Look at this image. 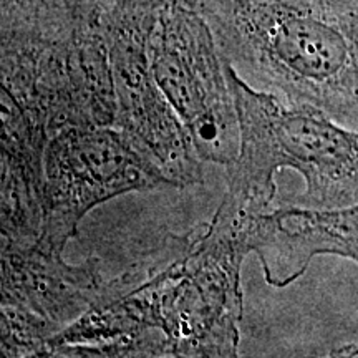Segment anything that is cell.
Listing matches in <instances>:
<instances>
[{"instance_id": "6", "label": "cell", "mask_w": 358, "mask_h": 358, "mask_svg": "<svg viewBox=\"0 0 358 358\" xmlns=\"http://www.w3.org/2000/svg\"><path fill=\"white\" fill-rule=\"evenodd\" d=\"M161 6L153 0H115L101 17L116 96L113 127L171 186L185 187L203 181V159L153 75L150 37Z\"/></svg>"}, {"instance_id": "4", "label": "cell", "mask_w": 358, "mask_h": 358, "mask_svg": "<svg viewBox=\"0 0 358 358\" xmlns=\"http://www.w3.org/2000/svg\"><path fill=\"white\" fill-rule=\"evenodd\" d=\"M0 42L2 96L48 136L66 128L113 127L116 96L101 24L69 40Z\"/></svg>"}, {"instance_id": "10", "label": "cell", "mask_w": 358, "mask_h": 358, "mask_svg": "<svg viewBox=\"0 0 358 358\" xmlns=\"http://www.w3.org/2000/svg\"><path fill=\"white\" fill-rule=\"evenodd\" d=\"M115 0H0V38L66 40L101 22ZM164 3V0H153Z\"/></svg>"}, {"instance_id": "9", "label": "cell", "mask_w": 358, "mask_h": 358, "mask_svg": "<svg viewBox=\"0 0 358 358\" xmlns=\"http://www.w3.org/2000/svg\"><path fill=\"white\" fill-rule=\"evenodd\" d=\"M249 250L257 254L272 287L292 284L320 254L358 264V203L337 209L289 204L259 213L249 231Z\"/></svg>"}, {"instance_id": "2", "label": "cell", "mask_w": 358, "mask_h": 358, "mask_svg": "<svg viewBox=\"0 0 358 358\" xmlns=\"http://www.w3.org/2000/svg\"><path fill=\"white\" fill-rule=\"evenodd\" d=\"M198 10L249 85L358 128V0H199Z\"/></svg>"}, {"instance_id": "8", "label": "cell", "mask_w": 358, "mask_h": 358, "mask_svg": "<svg viewBox=\"0 0 358 358\" xmlns=\"http://www.w3.org/2000/svg\"><path fill=\"white\" fill-rule=\"evenodd\" d=\"M2 355L45 357L48 340L100 301V261L71 266L60 250L2 241Z\"/></svg>"}, {"instance_id": "7", "label": "cell", "mask_w": 358, "mask_h": 358, "mask_svg": "<svg viewBox=\"0 0 358 358\" xmlns=\"http://www.w3.org/2000/svg\"><path fill=\"white\" fill-rule=\"evenodd\" d=\"M171 186L115 127L66 128L45 151L43 222L38 243L64 252L87 214L133 191Z\"/></svg>"}, {"instance_id": "5", "label": "cell", "mask_w": 358, "mask_h": 358, "mask_svg": "<svg viewBox=\"0 0 358 358\" xmlns=\"http://www.w3.org/2000/svg\"><path fill=\"white\" fill-rule=\"evenodd\" d=\"M156 83L189 133L203 161L229 166L239 155L241 124L222 57L198 7L168 0L150 37Z\"/></svg>"}, {"instance_id": "3", "label": "cell", "mask_w": 358, "mask_h": 358, "mask_svg": "<svg viewBox=\"0 0 358 358\" xmlns=\"http://www.w3.org/2000/svg\"><path fill=\"white\" fill-rule=\"evenodd\" d=\"M224 73L241 124V148L227 166L226 196L252 213L268 211L275 196L274 176L292 168L306 179V191L292 206L337 209L358 203V131L342 128L310 105H287L254 90L222 58Z\"/></svg>"}, {"instance_id": "1", "label": "cell", "mask_w": 358, "mask_h": 358, "mask_svg": "<svg viewBox=\"0 0 358 358\" xmlns=\"http://www.w3.org/2000/svg\"><path fill=\"white\" fill-rule=\"evenodd\" d=\"M254 216L224 196L211 222L168 234L106 282L100 301L48 340L45 357H237Z\"/></svg>"}, {"instance_id": "11", "label": "cell", "mask_w": 358, "mask_h": 358, "mask_svg": "<svg viewBox=\"0 0 358 358\" xmlns=\"http://www.w3.org/2000/svg\"><path fill=\"white\" fill-rule=\"evenodd\" d=\"M330 355L332 357H358V340L357 342L350 343V345L337 348V350H334Z\"/></svg>"}]
</instances>
